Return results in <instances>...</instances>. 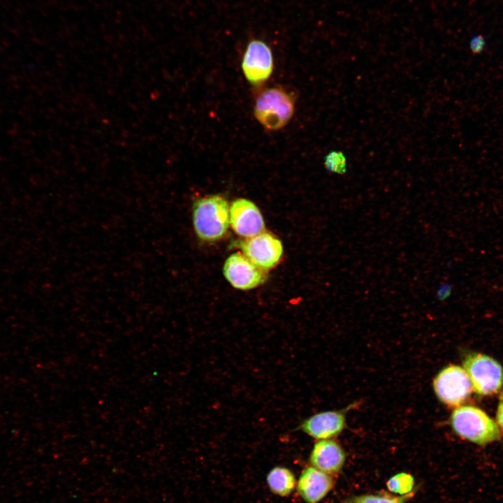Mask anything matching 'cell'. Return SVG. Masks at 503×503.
Returning <instances> with one entry per match:
<instances>
[{
  "label": "cell",
  "mask_w": 503,
  "mask_h": 503,
  "mask_svg": "<svg viewBox=\"0 0 503 503\" xmlns=\"http://www.w3.org/2000/svg\"><path fill=\"white\" fill-rule=\"evenodd\" d=\"M230 224L238 235L247 238L265 231V224L258 207L246 198L235 199L229 207Z\"/></svg>",
  "instance_id": "9c48e42d"
},
{
  "label": "cell",
  "mask_w": 503,
  "mask_h": 503,
  "mask_svg": "<svg viewBox=\"0 0 503 503\" xmlns=\"http://www.w3.org/2000/svg\"><path fill=\"white\" fill-rule=\"evenodd\" d=\"M324 166L330 173L342 175L347 171V159L341 151H332L324 158Z\"/></svg>",
  "instance_id": "9a60e30c"
},
{
  "label": "cell",
  "mask_w": 503,
  "mask_h": 503,
  "mask_svg": "<svg viewBox=\"0 0 503 503\" xmlns=\"http://www.w3.org/2000/svg\"><path fill=\"white\" fill-rule=\"evenodd\" d=\"M497 421L499 426L503 430V396L500 398L497 406Z\"/></svg>",
  "instance_id": "ac0fdd59"
},
{
  "label": "cell",
  "mask_w": 503,
  "mask_h": 503,
  "mask_svg": "<svg viewBox=\"0 0 503 503\" xmlns=\"http://www.w3.org/2000/svg\"><path fill=\"white\" fill-rule=\"evenodd\" d=\"M346 427L345 413L325 411L316 413L300 424L301 430L314 439H328L340 435Z\"/></svg>",
  "instance_id": "30bf717a"
},
{
  "label": "cell",
  "mask_w": 503,
  "mask_h": 503,
  "mask_svg": "<svg viewBox=\"0 0 503 503\" xmlns=\"http://www.w3.org/2000/svg\"><path fill=\"white\" fill-rule=\"evenodd\" d=\"M486 44V40L482 35H474L469 41V47L474 54H480L484 50Z\"/></svg>",
  "instance_id": "e0dca14e"
},
{
  "label": "cell",
  "mask_w": 503,
  "mask_h": 503,
  "mask_svg": "<svg viewBox=\"0 0 503 503\" xmlns=\"http://www.w3.org/2000/svg\"><path fill=\"white\" fill-rule=\"evenodd\" d=\"M235 246L252 263L265 271L278 264L283 253L281 241L265 231L253 237L239 240Z\"/></svg>",
  "instance_id": "8992f818"
},
{
  "label": "cell",
  "mask_w": 503,
  "mask_h": 503,
  "mask_svg": "<svg viewBox=\"0 0 503 503\" xmlns=\"http://www.w3.org/2000/svg\"><path fill=\"white\" fill-rule=\"evenodd\" d=\"M192 221L197 237L205 242L221 239L229 224V205L219 195H210L194 200L192 205Z\"/></svg>",
  "instance_id": "6da1fadb"
},
{
  "label": "cell",
  "mask_w": 503,
  "mask_h": 503,
  "mask_svg": "<svg viewBox=\"0 0 503 503\" xmlns=\"http://www.w3.org/2000/svg\"><path fill=\"white\" fill-rule=\"evenodd\" d=\"M294 99L281 87L263 91L256 98L254 114L265 129L276 131L285 126L294 113Z\"/></svg>",
  "instance_id": "3957f363"
},
{
  "label": "cell",
  "mask_w": 503,
  "mask_h": 503,
  "mask_svg": "<svg viewBox=\"0 0 503 503\" xmlns=\"http://www.w3.org/2000/svg\"><path fill=\"white\" fill-rule=\"evenodd\" d=\"M273 69V55L270 46L261 39L250 40L242 61V70L247 80L252 85L261 84L269 79Z\"/></svg>",
  "instance_id": "52a82bcc"
},
{
  "label": "cell",
  "mask_w": 503,
  "mask_h": 503,
  "mask_svg": "<svg viewBox=\"0 0 503 503\" xmlns=\"http://www.w3.org/2000/svg\"><path fill=\"white\" fill-rule=\"evenodd\" d=\"M453 431L461 438L479 446L498 441V425L484 411L472 405L456 407L450 417Z\"/></svg>",
  "instance_id": "7a4b0ae2"
},
{
  "label": "cell",
  "mask_w": 503,
  "mask_h": 503,
  "mask_svg": "<svg viewBox=\"0 0 503 503\" xmlns=\"http://www.w3.org/2000/svg\"><path fill=\"white\" fill-rule=\"evenodd\" d=\"M224 275L227 281L235 289L249 290L263 284L266 271L252 263L242 253L230 255L224 265Z\"/></svg>",
  "instance_id": "ba28073f"
},
{
  "label": "cell",
  "mask_w": 503,
  "mask_h": 503,
  "mask_svg": "<svg viewBox=\"0 0 503 503\" xmlns=\"http://www.w3.org/2000/svg\"><path fill=\"white\" fill-rule=\"evenodd\" d=\"M267 483L270 490L275 495L286 497L293 491L296 486L293 473L284 467L272 468L267 476Z\"/></svg>",
  "instance_id": "4fadbf2b"
},
{
  "label": "cell",
  "mask_w": 503,
  "mask_h": 503,
  "mask_svg": "<svg viewBox=\"0 0 503 503\" xmlns=\"http://www.w3.org/2000/svg\"><path fill=\"white\" fill-rule=\"evenodd\" d=\"M462 363L476 394L492 395L502 388L503 368L493 358L481 353L469 352L465 354Z\"/></svg>",
  "instance_id": "277c9868"
},
{
  "label": "cell",
  "mask_w": 503,
  "mask_h": 503,
  "mask_svg": "<svg viewBox=\"0 0 503 503\" xmlns=\"http://www.w3.org/2000/svg\"><path fill=\"white\" fill-rule=\"evenodd\" d=\"M433 389L443 404L453 408L462 405L473 391L466 371L456 365H449L438 372Z\"/></svg>",
  "instance_id": "5b68a950"
},
{
  "label": "cell",
  "mask_w": 503,
  "mask_h": 503,
  "mask_svg": "<svg viewBox=\"0 0 503 503\" xmlns=\"http://www.w3.org/2000/svg\"><path fill=\"white\" fill-rule=\"evenodd\" d=\"M333 485L332 476L312 466L301 473L297 489L306 502L317 503L330 492Z\"/></svg>",
  "instance_id": "7c38bea8"
},
{
  "label": "cell",
  "mask_w": 503,
  "mask_h": 503,
  "mask_svg": "<svg viewBox=\"0 0 503 503\" xmlns=\"http://www.w3.org/2000/svg\"><path fill=\"white\" fill-rule=\"evenodd\" d=\"M414 484V478L411 474L400 473L388 480L387 487L391 492L405 495L412 490Z\"/></svg>",
  "instance_id": "5bb4252c"
},
{
  "label": "cell",
  "mask_w": 503,
  "mask_h": 503,
  "mask_svg": "<svg viewBox=\"0 0 503 503\" xmlns=\"http://www.w3.org/2000/svg\"><path fill=\"white\" fill-rule=\"evenodd\" d=\"M345 460L344 451L340 444L331 439L316 442L309 456L312 467L329 475L339 473Z\"/></svg>",
  "instance_id": "8fae6325"
},
{
  "label": "cell",
  "mask_w": 503,
  "mask_h": 503,
  "mask_svg": "<svg viewBox=\"0 0 503 503\" xmlns=\"http://www.w3.org/2000/svg\"><path fill=\"white\" fill-rule=\"evenodd\" d=\"M451 292V286L449 284L442 285L438 290V296L443 300L446 298Z\"/></svg>",
  "instance_id": "d6986e66"
},
{
  "label": "cell",
  "mask_w": 503,
  "mask_h": 503,
  "mask_svg": "<svg viewBox=\"0 0 503 503\" xmlns=\"http://www.w3.org/2000/svg\"><path fill=\"white\" fill-rule=\"evenodd\" d=\"M407 497V495L401 497L387 494L365 495L356 498L353 503H404Z\"/></svg>",
  "instance_id": "2e32d148"
}]
</instances>
